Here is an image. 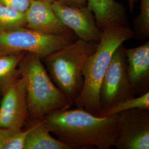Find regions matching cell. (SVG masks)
Returning a JSON list of instances; mask_svg holds the SVG:
<instances>
[{"label":"cell","mask_w":149,"mask_h":149,"mask_svg":"<svg viewBox=\"0 0 149 149\" xmlns=\"http://www.w3.org/2000/svg\"><path fill=\"white\" fill-rule=\"evenodd\" d=\"M118 113L95 116L80 108L51 112L42 119L56 138L71 149H109L118 133Z\"/></svg>","instance_id":"1"},{"label":"cell","mask_w":149,"mask_h":149,"mask_svg":"<svg viewBox=\"0 0 149 149\" xmlns=\"http://www.w3.org/2000/svg\"><path fill=\"white\" fill-rule=\"evenodd\" d=\"M132 37L133 32L128 24L112 23L102 29L96 50L88 56L84 66V84L74 102L77 108L100 116L101 112L100 92L103 77L114 52Z\"/></svg>","instance_id":"2"},{"label":"cell","mask_w":149,"mask_h":149,"mask_svg":"<svg viewBox=\"0 0 149 149\" xmlns=\"http://www.w3.org/2000/svg\"><path fill=\"white\" fill-rule=\"evenodd\" d=\"M41 60L36 54L26 53L18 65L26 84L28 120L42 119L51 112L72 105L54 84Z\"/></svg>","instance_id":"3"},{"label":"cell","mask_w":149,"mask_h":149,"mask_svg":"<svg viewBox=\"0 0 149 149\" xmlns=\"http://www.w3.org/2000/svg\"><path fill=\"white\" fill-rule=\"evenodd\" d=\"M97 43L78 38L43 58L51 79L71 104L82 90L84 66Z\"/></svg>","instance_id":"4"},{"label":"cell","mask_w":149,"mask_h":149,"mask_svg":"<svg viewBox=\"0 0 149 149\" xmlns=\"http://www.w3.org/2000/svg\"><path fill=\"white\" fill-rule=\"evenodd\" d=\"M77 39L72 32L48 34L22 27L0 32V54L30 53L42 59Z\"/></svg>","instance_id":"5"},{"label":"cell","mask_w":149,"mask_h":149,"mask_svg":"<svg viewBox=\"0 0 149 149\" xmlns=\"http://www.w3.org/2000/svg\"><path fill=\"white\" fill-rule=\"evenodd\" d=\"M124 48L122 45L114 52L102 82L100 92L101 112L135 97L128 80L127 62Z\"/></svg>","instance_id":"6"},{"label":"cell","mask_w":149,"mask_h":149,"mask_svg":"<svg viewBox=\"0 0 149 149\" xmlns=\"http://www.w3.org/2000/svg\"><path fill=\"white\" fill-rule=\"evenodd\" d=\"M0 128L18 130L28 121L26 84L21 75L0 94Z\"/></svg>","instance_id":"7"},{"label":"cell","mask_w":149,"mask_h":149,"mask_svg":"<svg viewBox=\"0 0 149 149\" xmlns=\"http://www.w3.org/2000/svg\"><path fill=\"white\" fill-rule=\"evenodd\" d=\"M118 149H149V109L136 108L118 113Z\"/></svg>","instance_id":"8"},{"label":"cell","mask_w":149,"mask_h":149,"mask_svg":"<svg viewBox=\"0 0 149 149\" xmlns=\"http://www.w3.org/2000/svg\"><path fill=\"white\" fill-rule=\"evenodd\" d=\"M52 5L59 19L79 39L97 43L100 41L101 30L97 25L93 13L87 6L72 7L55 1Z\"/></svg>","instance_id":"9"},{"label":"cell","mask_w":149,"mask_h":149,"mask_svg":"<svg viewBox=\"0 0 149 149\" xmlns=\"http://www.w3.org/2000/svg\"><path fill=\"white\" fill-rule=\"evenodd\" d=\"M124 49L131 89L135 95H141L149 91V42L135 48L124 47Z\"/></svg>","instance_id":"10"},{"label":"cell","mask_w":149,"mask_h":149,"mask_svg":"<svg viewBox=\"0 0 149 149\" xmlns=\"http://www.w3.org/2000/svg\"><path fill=\"white\" fill-rule=\"evenodd\" d=\"M25 15L26 27L33 31L48 34H61L72 32L59 19L52 3L32 0Z\"/></svg>","instance_id":"11"},{"label":"cell","mask_w":149,"mask_h":149,"mask_svg":"<svg viewBox=\"0 0 149 149\" xmlns=\"http://www.w3.org/2000/svg\"><path fill=\"white\" fill-rule=\"evenodd\" d=\"M87 1V6L93 13L100 29L112 23L128 24L125 9L115 0Z\"/></svg>","instance_id":"12"},{"label":"cell","mask_w":149,"mask_h":149,"mask_svg":"<svg viewBox=\"0 0 149 149\" xmlns=\"http://www.w3.org/2000/svg\"><path fill=\"white\" fill-rule=\"evenodd\" d=\"M28 122L29 130L23 149H71L58 139L54 138L42 119L29 120Z\"/></svg>","instance_id":"13"},{"label":"cell","mask_w":149,"mask_h":149,"mask_svg":"<svg viewBox=\"0 0 149 149\" xmlns=\"http://www.w3.org/2000/svg\"><path fill=\"white\" fill-rule=\"evenodd\" d=\"M25 53L0 54V94L7 86L20 75L18 65Z\"/></svg>","instance_id":"14"},{"label":"cell","mask_w":149,"mask_h":149,"mask_svg":"<svg viewBox=\"0 0 149 149\" xmlns=\"http://www.w3.org/2000/svg\"><path fill=\"white\" fill-rule=\"evenodd\" d=\"M25 13L0 4V32L26 27Z\"/></svg>","instance_id":"15"},{"label":"cell","mask_w":149,"mask_h":149,"mask_svg":"<svg viewBox=\"0 0 149 149\" xmlns=\"http://www.w3.org/2000/svg\"><path fill=\"white\" fill-rule=\"evenodd\" d=\"M29 128L18 130L0 128V149H23Z\"/></svg>","instance_id":"16"},{"label":"cell","mask_w":149,"mask_h":149,"mask_svg":"<svg viewBox=\"0 0 149 149\" xmlns=\"http://www.w3.org/2000/svg\"><path fill=\"white\" fill-rule=\"evenodd\" d=\"M140 108L149 109V92L139 96L138 97H133L127 99L119 103L114 106L107 109L102 111L100 116H107L118 114L120 112Z\"/></svg>","instance_id":"17"},{"label":"cell","mask_w":149,"mask_h":149,"mask_svg":"<svg viewBox=\"0 0 149 149\" xmlns=\"http://www.w3.org/2000/svg\"><path fill=\"white\" fill-rule=\"evenodd\" d=\"M133 37L145 39L149 36V0H140V14L134 22Z\"/></svg>","instance_id":"18"},{"label":"cell","mask_w":149,"mask_h":149,"mask_svg":"<svg viewBox=\"0 0 149 149\" xmlns=\"http://www.w3.org/2000/svg\"><path fill=\"white\" fill-rule=\"evenodd\" d=\"M32 0H0V4L25 13L31 5Z\"/></svg>","instance_id":"19"},{"label":"cell","mask_w":149,"mask_h":149,"mask_svg":"<svg viewBox=\"0 0 149 149\" xmlns=\"http://www.w3.org/2000/svg\"><path fill=\"white\" fill-rule=\"evenodd\" d=\"M64 5L76 7H82L87 6V0H54Z\"/></svg>","instance_id":"20"},{"label":"cell","mask_w":149,"mask_h":149,"mask_svg":"<svg viewBox=\"0 0 149 149\" xmlns=\"http://www.w3.org/2000/svg\"><path fill=\"white\" fill-rule=\"evenodd\" d=\"M137 0H128V6L130 9V11L132 12L134 11V6H135V3L136 2Z\"/></svg>","instance_id":"21"},{"label":"cell","mask_w":149,"mask_h":149,"mask_svg":"<svg viewBox=\"0 0 149 149\" xmlns=\"http://www.w3.org/2000/svg\"><path fill=\"white\" fill-rule=\"evenodd\" d=\"M37 1H43V2H48V3H52L54 0H37Z\"/></svg>","instance_id":"22"}]
</instances>
